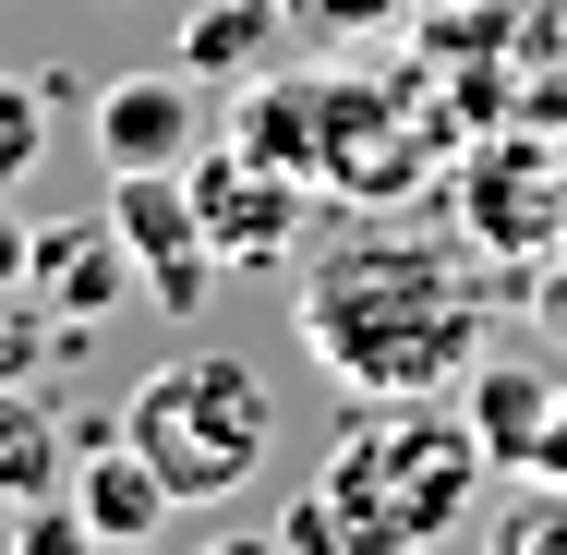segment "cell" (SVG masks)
Instances as JSON below:
<instances>
[{"label": "cell", "mask_w": 567, "mask_h": 555, "mask_svg": "<svg viewBox=\"0 0 567 555\" xmlns=\"http://www.w3.org/2000/svg\"><path fill=\"white\" fill-rule=\"evenodd\" d=\"M290 327L362 399H435L483 362V290L458 278V254L411 241V229H350L339 254L302 266Z\"/></svg>", "instance_id": "6da1fadb"}, {"label": "cell", "mask_w": 567, "mask_h": 555, "mask_svg": "<svg viewBox=\"0 0 567 555\" xmlns=\"http://www.w3.org/2000/svg\"><path fill=\"white\" fill-rule=\"evenodd\" d=\"M483 435L447 399H362L350 435L315 459V483L290 495L278 544L290 555H435L447 532L483 520Z\"/></svg>", "instance_id": "7a4b0ae2"}, {"label": "cell", "mask_w": 567, "mask_h": 555, "mask_svg": "<svg viewBox=\"0 0 567 555\" xmlns=\"http://www.w3.org/2000/svg\"><path fill=\"white\" fill-rule=\"evenodd\" d=\"M121 446L169 483V507H218V495H241V483L266 471V446H278V387H266L254 362H229V350H169V362L133 387Z\"/></svg>", "instance_id": "3957f363"}, {"label": "cell", "mask_w": 567, "mask_h": 555, "mask_svg": "<svg viewBox=\"0 0 567 555\" xmlns=\"http://www.w3.org/2000/svg\"><path fill=\"white\" fill-rule=\"evenodd\" d=\"M110 218H121V241H133V266H145V302H157V315H206L218 241L194 218V182H182V169H110Z\"/></svg>", "instance_id": "277c9868"}, {"label": "cell", "mask_w": 567, "mask_h": 555, "mask_svg": "<svg viewBox=\"0 0 567 555\" xmlns=\"http://www.w3.org/2000/svg\"><path fill=\"white\" fill-rule=\"evenodd\" d=\"M24 302L61 315V327H97V315H121V302H145V266H133V241H121L110 206L37 229V254H24Z\"/></svg>", "instance_id": "5b68a950"}, {"label": "cell", "mask_w": 567, "mask_h": 555, "mask_svg": "<svg viewBox=\"0 0 567 555\" xmlns=\"http://www.w3.org/2000/svg\"><path fill=\"white\" fill-rule=\"evenodd\" d=\"M182 182H194V218L218 241V266H278V254L302 241V169H266V157L218 145V157L182 169Z\"/></svg>", "instance_id": "8992f818"}, {"label": "cell", "mask_w": 567, "mask_h": 555, "mask_svg": "<svg viewBox=\"0 0 567 555\" xmlns=\"http://www.w3.org/2000/svg\"><path fill=\"white\" fill-rule=\"evenodd\" d=\"M97 157H110V169H194V157H206V85H194L182 61L110 73V97H97Z\"/></svg>", "instance_id": "52a82bcc"}, {"label": "cell", "mask_w": 567, "mask_h": 555, "mask_svg": "<svg viewBox=\"0 0 567 555\" xmlns=\"http://www.w3.org/2000/svg\"><path fill=\"white\" fill-rule=\"evenodd\" d=\"M556 374L544 362H507V350H483L471 374H458V411H471V435H483V459H507V471H532V446H544V423H556Z\"/></svg>", "instance_id": "ba28073f"}, {"label": "cell", "mask_w": 567, "mask_h": 555, "mask_svg": "<svg viewBox=\"0 0 567 555\" xmlns=\"http://www.w3.org/2000/svg\"><path fill=\"white\" fill-rule=\"evenodd\" d=\"M61 495L85 507V532H97L110 555H145L157 532H169V483H157V471L133 459V446H110V435L73 459V483H61Z\"/></svg>", "instance_id": "9c48e42d"}, {"label": "cell", "mask_w": 567, "mask_h": 555, "mask_svg": "<svg viewBox=\"0 0 567 555\" xmlns=\"http://www.w3.org/2000/svg\"><path fill=\"white\" fill-rule=\"evenodd\" d=\"M327 97H339V85H278V73H254V97H229V145L315 182V169H327Z\"/></svg>", "instance_id": "30bf717a"}, {"label": "cell", "mask_w": 567, "mask_h": 555, "mask_svg": "<svg viewBox=\"0 0 567 555\" xmlns=\"http://www.w3.org/2000/svg\"><path fill=\"white\" fill-rule=\"evenodd\" d=\"M278 37H290V12L278 0H206L194 24H182V73L218 97V85H254L266 61H278Z\"/></svg>", "instance_id": "8fae6325"}, {"label": "cell", "mask_w": 567, "mask_h": 555, "mask_svg": "<svg viewBox=\"0 0 567 555\" xmlns=\"http://www.w3.org/2000/svg\"><path fill=\"white\" fill-rule=\"evenodd\" d=\"M61 483H73V446L49 423V399L0 374V507H37V495H61Z\"/></svg>", "instance_id": "7c38bea8"}, {"label": "cell", "mask_w": 567, "mask_h": 555, "mask_svg": "<svg viewBox=\"0 0 567 555\" xmlns=\"http://www.w3.org/2000/svg\"><path fill=\"white\" fill-rule=\"evenodd\" d=\"M483 555H567V471H519V495L483 507Z\"/></svg>", "instance_id": "4fadbf2b"}, {"label": "cell", "mask_w": 567, "mask_h": 555, "mask_svg": "<svg viewBox=\"0 0 567 555\" xmlns=\"http://www.w3.org/2000/svg\"><path fill=\"white\" fill-rule=\"evenodd\" d=\"M37 157H49V97L0 73V194H24V182H37Z\"/></svg>", "instance_id": "5bb4252c"}, {"label": "cell", "mask_w": 567, "mask_h": 555, "mask_svg": "<svg viewBox=\"0 0 567 555\" xmlns=\"http://www.w3.org/2000/svg\"><path fill=\"white\" fill-rule=\"evenodd\" d=\"M0 555H110V544L85 532L73 495H37V507H12V544H0Z\"/></svg>", "instance_id": "9a60e30c"}, {"label": "cell", "mask_w": 567, "mask_h": 555, "mask_svg": "<svg viewBox=\"0 0 567 555\" xmlns=\"http://www.w3.org/2000/svg\"><path fill=\"white\" fill-rule=\"evenodd\" d=\"M49 338H73V327H61V315H37V302H24V315H12V327H0V374H12V387H24V374H37V362H49Z\"/></svg>", "instance_id": "2e32d148"}, {"label": "cell", "mask_w": 567, "mask_h": 555, "mask_svg": "<svg viewBox=\"0 0 567 555\" xmlns=\"http://www.w3.org/2000/svg\"><path fill=\"white\" fill-rule=\"evenodd\" d=\"M24 254H37V218H12V194H0V302H24Z\"/></svg>", "instance_id": "e0dca14e"}, {"label": "cell", "mask_w": 567, "mask_h": 555, "mask_svg": "<svg viewBox=\"0 0 567 555\" xmlns=\"http://www.w3.org/2000/svg\"><path fill=\"white\" fill-rule=\"evenodd\" d=\"M194 555H290L278 532H218V544H194Z\"/></svg>", "instance_id": "ac0fdd59"}, {"label": "cell", "mask_w": 567, "mask_h": 555, "mask_svg": "<svg viewBox=\"0 0 567 555\" xmlns=\"http://www.w3.org/2000/svg\"><path fill=\"white\" fill-rule=\"evenodd\" d=\"M532 471H567V399H556V423H544V446H532Z\"/></svg>", "instance_id": "d6986e66"}]
</instances>
